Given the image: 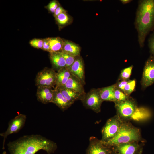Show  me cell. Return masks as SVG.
Segmentation results:
<instances>
[{"label":"cell","mask_w":154,"mask_h":154,"mask_svg":"<svg viewBox=\"0 0 154 154\" xmlns=\"http://www.w3.org/2000/svg\"><path fill=\"white\" fill-rule=\"evenodd\" d=\"M62 13H66V11L60 6H59L56 9L54 14L56 18L58 15Z\"/></svg>","instance_id":"obj_33"},{"label":"cell","mask_w":154,"mask_h":154,"mask_svg":"<svg viewBox=\"0 0 154 154\" xmlns=\"http://www.w3.org/2000/svg\"><path fill=\"white\" fill-rule=\"evenodd\" d=\"M50 58L54 68L58 70L60 69L66 67L65 59L60 52H51Z\"/></svg>","instance_id":"obj_18"},{"label":"cell","mask_w":154,"mask_h":154,"mask_svg":"<svg viewBox=\"0 0 154 154\" xmlns=\"http://www.w3.org/2000/svg\"><path fill=\"white\" fill-rule=\"evenodd\" d=\"M54 91V88L53 89L52 87L44 86L37 87L36 96L38 100L44 104L52 103Z\"/></svg>","instance_id":"obj_13"},{"label":"cell","mask_w":154,"mask_h":154,"mask_svg":"<svg viewBox=\"0 0 154 154\" xmlns=\"http://www.w3.org/2000/svg\"><path fill=\"white\" fill-rule=\"evenodd\" d=\"M117 114L123 121H127L131 117L137 108L134 100L129 98L120 102H115Z\"/></svg>","instance_id":"obj_5"},{"label":"cell","mask_w":154,"mask_h":154,"mask_svg":"<svg viewBox=\"0 0 154 154\" xmlns=\"http://www.w3.org/2000/svg\"><path fill=\"white\" fill-rule=\"evenodd\" d=\"M55 18L58 23L61 25H64L67 24L69 20V18L66 13H61Z\"/></svg>","instance_id":"obj_27"},{"label":"cell","mask_w":154,"mask_h":154,"mask_svg":"<svg viewBox=\"0 0 154 154\" xmlns=\"http://www.w3.org/2000/svg\"><path fill=\"white\" fill-rule=\"evenodd\" d=\"M43 39L35 38L31 40L29 43L31 45L38 49H42L43 46Z\"/></svg>","instance_id":"obj_28"},{"label":"cell","mask_w":154,"mask_h":154,"mask_svg":"<svg viewBox=\"0 0 154 154\" xmlns=\"http://www.w3.org/2000/svg\"><path fill=\"white\" fill-rule=\"evenodd\" d=\"M80 48L78 45L70 41L66 40L64 41L61 51L77 57L80 56Z\"/></svg>","instance_id":"obj_20"},{"label":"cell","mask_w":154,"mask_h":154,"mask_svg":"<svg viewBox=\"0 0 154 154\" xmlns=\"http://www.w3.org/2000/svg\"><path fill=\"white\" fill-rule=\"evenodd\" d=\"M116 84L98 89L100 97L103 101L115 102L114 92Z\"/></svg>","instance_id":"obj_17"},{"label":"cell","mask_w":154,"mask_h":154,"mask_svg":"<svg viewBox=\"0 0 154 154\" xmlns=\"http://www.w3.org/2000/svg\"><path fill=\"white\" fill-rule=\"evenodd\" d=\"M81 100L87 108L91 109L97 113L100 112L103 101L100 97L98 89H92L87 93H85Z\"/></svg>","instance_id":"obj_7"},{"label":"cell","mask_w":154,"mask_h":154,"mask_svg":"<svg viewBox=\"0 0 154 154\" xmlns=\"http://www.w3.org/2000/svg\"><path fill=\"white\" fill-rule=\"evenodd\" d=\"M59 6L58 2L54 0L49 3L47 6V8L51 13H54L56 9Z\"/></svg>","instance_id":"obj_30"},{"label":"cell","mask_w":154,"mask_h":154,"mask_svg":"<svg viewBox=\"0 0 154 154\" xmlns=\"http://www.w3.org/2000/svg\"><path fill=\"white\" fill-rule=\"evenodd\" d=\"M135 25L139 45L143 47L147 35L154 29V0L139 1Z\"/></svg>","instance_id":"obj_2"},{"label":"cell","mask_w":154,"mask_h":154,"mask_svg":"<svg viewBox=\"0 0 154 154\" xmlns=\"http://www.w3.org/2000/svg\"><path fill=\"white\" fill-rule=\"evenodd\" d=\"M52 103L56 105L62 111L68 109L72 104L64 97L60 90L56 87L54 88Z\"/></svg>","instance_id":"obj_14"},{"label":"cell","mask_w":154,"mask_h":154,"mask_svg":"<svg viewBox=\"0 0 154 154\" xmlns=\"http://www.w3.org/2000/svg\"><path fill=\"white\" fill-rule=\"evenodd\" d=\"M143 151V149L141 148L138 154H142Z\"/></svg>","instance_id":"obj_36"},{"label":"cell","mask_w":154,"mask_h":154,"mask_svg":"<svg viewBox=\"0 0 154 154\" xmlns=\"http://www.w3.org/2000/svg\"><path fill=\"white\" fill-rule=\"evenodd\" d=\"M154 83V57L152 55L146 62L144 67L141 84L145 88Z\"/></svg>","instance_id":"obj_9"},{"label":"cell","mask_w":154,"mask_h":154,"mask_svg":"<svg viewBox=\"0 0 154 154\" xmlns=\"http://www.w3.org/2000/svg\"><path fill=\"white\" fill-rule=\"evenodd\" d=\"M43 43L42 49L45 51L50 52V48L49 38L43 39Z\"/></svg>","instance_id":"obj_31"},{"label":"cell","mask_w":154,"mask_h":154,"mask_svg":"<svg viewBox=\"0 0 154 154\" xmlns=\"http://www.w3.org/2000/svg\"><path fill=\"white\" fill-rule=\"evenodd\" d=\"M136 85L135 80L128 81L124 88V93L129 96L134 91Z\"/></svg>","instance_id":"obj_25"},{"label":"cell","mask_w":154,"mask_h":154,"mask_svg":"<svg viewBox=\"0 0 154 154\" xmlns=\"http://www.w3.org/2000/svg\"><path fill=\"white\" fill-rule=\"evenodd\" d=\"M83 85L78 79L71 74L66 83L64 85L61 86L84 95L85 93Z\"/></svg>","instance_id":"obj_15"},{"label":"cell","mask_w":154,"mask_h":154,"mask_svg":"<svg viewBox=\"0 0 154 154\" xmlns=\"http://www.w3.org/2000/svg\"><path fill=\"white\" fill-rule=\"evenodd\" d=\"M111 154H118L116 152L114 151L112 148V152Z\"/></svg>","instance_id":"obj_35"},{"label":"cell","mask_w":154,"mask_h":154,"mask_svg":"<svg viewBox=\"0 0 154 154\" xmlns=\"http://www.w3.org/2000/svg\"><path fill=\"white\" fill-rule=\"evenodd\" d=\"M141 139L139 129L127 121H123L119 131L114 138L102 142L106 146L112 147L121 144L138 142Z\"/></svg>","instance_id":"obj_3"},{"label":"cell","mask_w":154,"mask_h":154,"mask_svg":"<svg viewBox=\"0 0 154 154\" xmlns=\"http://www.w3.org/2000/svg\"><path fill=\"white\" fill-rule=\"evenodd\" d=\"M50 52H61L64 45V41L59 37L49 38Z\"/></svg>","instance_id":"obj_22"},{"label":"cell","mask_w":154,"mask_h":154,"mask_svg":"<svg viewBox=\"0 0 154 154\" xmlns=\"http://www.w3.org/2000/svg\"><path fill=\"white\" fill-rule=\"evenodd\" d=\"M112 147L104 145L101 140L92 136L89 139V144L86 151V154H111Z\"/></svg>","instance_id":"obj_10"},{"label":"cell","mask_w":154,"mask_h":154,"mask_svg":"<svg viewBox=\"0 0 154 154\" xmlns=\"http://www.w3.org/2000/svg\"><path fill=\"white\" fill-rule=\"evenodd\" d=\"M55 87L58 88L64 97L72 104L77 100H81L84 95L62 86Z\"/></svg>","instance_id":"obj_16"},{"label":"cell","mask_w":154,"mask_h":154,"mask_svg":"<svg viewBox=\"0 0 154 154\" xmlns=\"http://www.w3.org/2000/svg\"><path fill=\"white\" fill-rule=\"evenodd\" d=\"M133 66H131L124 68L121 71L120 78L122 80L128 81L132 72Z\"/></svg>","instance_id":"obj_26"},{"label":"cell","mask_w":154,"mask_h":154,"mask_svg":"<svg viewBox=\"0 0 154 154\" xmlns=\"http://www.w3.org/2000/svg\"><path fill=\"white\" fill-rule=\"evenodd\" d=\"M26 119L25 115L20 114L9 121L7 130L0 133V136L3 137L2 147L3 150L5 148V144L7 137L10 134L18 132L24 126Z\"/></svg>","instance_id":"obj_6"},{"label":"cell","mask_w":154,"mask_h":154,"mask_svg":"<svg viewBox=\"0 0 154 154\" xmlns=\"http://www.w3.org/2000/svg\"><path fill=\"white\" fill-rule=\"evenodd\" d=\"M56 72L52 68H45L39 72L35 78V85L54 88L55 86Z\"/></svg>","instance_id":"obj_8"},{"label":"cell","mask_w":154,"mask_h":154,"mask_svg":"<svg viewBox=\"0 0 154 154\" xmlns=\"http://www.w3.org/2000/svg\"><path fill=\"white\" fill-rule=\"evenodd\" d=\"M60 54L64 58L66 64V68L68 69L73 64L77 57H75L62 51L60 52Z\"/></svg>","instance_id":"obj_24"},{"label":"cell","mask_w":154,"mask_h":154,"mask_svg":"<svg viewBox=\"0 0 154 154\" xmlns=\"http://www.w3.org/2000/svg\"><path fill=\"white\" fill-rule=\"evenodd\" d=\"M123 122L117 115L108 119L102 129L101 141L106 142L114 137L119 131Z\"/></svg>","instance_id":"obj_4"},{"label":"cell","mask_w":154,"mask_h":154,"mask_svg":"<svg viewBox=\"0 0 154 154\" xmlns=\"http://www.w3.org/2000/svg\"><path fill=\"white\" fill-rule=\"evenodd\" d=\"M7 145L10 154H35L40 150L51 154L57 147L56 143L38 134L24 135Z\"/></svg>","instance_id":"obj_1"},{"label":"cell","mask_w":154,"mask_h":154,"mask_svg":"<svg viewBox=\"0 0 154 154\" xmlns=\"http://www.w3.org/2000/svg\"><path fill=\"white\" fill-rule=\"evenodd\" d=\"M112 147L118 154H138L142 148L138 142L121 144Z\"/></svg>","instance_id":"obj_11"},{"label":"cell","mask_w":154,"mask_h":154,"mask_svg":"<svg viewBox=\"0 0 154 154\" xmlns=\"http://www.w3.org/2000/svg\"><path fill=\"white\" fill-rule=\"evenodd\" d=\"M68 69L71 74L76 77L84 85L85 84L84 64L81 57L80 56H77L74 63Z\"/></svg>","instance_id":"obj_12"},{"label":"cell","mask_w":154,"mask_h":154,"mask_svg":"<svg viewBox=\"0 0 154 154\" xmlns=\"http://www.w3.org/2000/svg\"><path fill=\"white\" fill-rule=\"evenodd\" d=\"M128 81L122 80L116 84L117 87L124 93V88Z\"/></svg>","instance_id":"obj_32"},{"label":"cell","mask_w":154,"mask_h":154,"mask_svg":"<svg viewBox=\"0 0 154 154\" xmlns=\"http://www.w3.org/2000/svg\"><path fill=\"white\" fill-rule=\"evenodd\" d=\"M2 154H7V152L6 151H3V152L2 153Z\"/></svg>","instance_id":"obj_37"},{"label":"cell","mask_w":154,"mask_h":154,"mask_svg":"<svg viewBox=\"0 0 154 154\" xmlns=\"http://www.w3.org/2000/svg\"><path fill=\"white\" fill-rule=\"evenodd\" d=\"M148 46L151 55L154 57V33L151 35L149 38Z\"/></svg>","instance_id":"obj_29"},{"label":"cell","mask_w":154,"mask_h":154,"mask_svg":"<svg viewBox=\"0 0 154 154\" xmlns=\"http://www.w3.org/2000/svg\"><path fill=\"white\" fill-rule=\"evenodd\" d=\"M120 1L122 4H125L129 3L132 1L130 0H121Z\"/></svg>","instance_id":"obj_34"},{"label":"cell","mask_w":154,"mask_h":154,"mask_svg":"<svg viewBox=\"0 0 154 154\" xmlns=\"http://www.w3.org/2000/svg\"><path fill=\"white\" fill-rule=\"evenodd\" d=\"M68 70L66 67L60 69L56 73L55 87L64 85L71 75Z\"/></svg>","instance_id":"obj_19"},{"label":"cell","mask_w":154,"mask_h":154,"mask_svg":"<svg viewBox=\"0 0 154 154\" xmlns=\"http://www.w3.org/2000/svg\"><path fill=\"white\" fill-rule=\"evenodd\" d=\"M114 95L115 99V102H121L129 98V96L118 89L116 86V85L114 90Z\"/></svg>","instance_id":"obj_23"},{"label":"cell","mask_w":154,"mask_h":154,"mask_svg":"<svg viewBox=\"0 0 154 154\" xmlns=\"http://www.w3.org/2000/svg\"><path fill=\"white\" fill-rule=\"evenodd\" d=\"M151 113L148 108L141 107L137 108L133 115L131 119L139 120L148 119L151 116Z\"/></svg>","instance_id":"obj_21"}]
</instances>
